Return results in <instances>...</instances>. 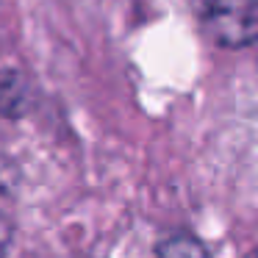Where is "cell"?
<instances>
[{
  "label": "cell",
  "instance_id": "3957f363",
  "mask_svg": "<svg viewBox=\"0 0 258 258\" xmlns=\"http://www.w3.org/2000/svg\"><path fill=\"white\" fill-rule=\"evenodd\" d=\"M12 239H14V230H12V222H9L6 214H0V258L9 252L12 247Z\"/></svg>",
  "mask_w": 258,
  "mask_h": 258
},
{
  "label": "cell",
  "instance_id": "6da1fadb",
  "mask_svg": "<svg viewBox=\"0 0 258 258\" xmlns=\"http://www.w3.org/2000/svg\"><path fill=\"white\" fill-rule=\"evenodd\" d=\"M191 12L219 47H247L258 39V0H191Z\"/></svg>",
  "mask_w": 258,
  "mask_h": 258
},
{
  "label": "cell",
  "instance_id": "277c9868",
  "mask_svg": "<svg viewBox=\"0 0 258 258\" xmlns=\"http://www.w3.org/2000/svg\"><path fill=\"white\" fill-rule=\"evenodd\" d=\"M250 258H258V250H255V252H252V255H250Z\"/></svg>",
  "mask_w": 258,
  "mask_h": 258
},
{
  "label": "cell",
  "instance_id": "7a4b0ae2",
  "mask_svg": "<svg viewBox=\"0 0 258 258\" xmlns=\"http://www.w3.org/2000/svg\"><path fill=\"white\" fill-rule=\"evenodd\" d=\"M158 258H208L200 239L189 233H175L158 244Z\"/></svg>",
  "mask_w": 258,
  "mask_h": 258
}]
</instances>
